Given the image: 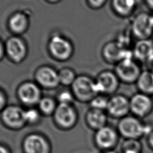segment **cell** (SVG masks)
I'll list each match as a JSON object with an SVG mask.
<instances>
[{"mask_svg": "<svg viewBox=\"0 0 153 153\" xmlns=\"http://www.w3.org/2000/svg\"><path fill=\"white\" fill-rule=\"evenodd\" d=\"M130 30L131 34L137 40L150 38L153 35L151 14L146 12L137 14L131 22Z\"/></svg>", "mask_w": 153, "mask_h": 153, "instance_id": "obj_15", "label": "cell"}, {"mask_svg": "<svg viewBox=\"0 0 153 153\" xmlns=\"http://www.w3.org/2000/svg\"><path fill=\"white\" fill-rule=\"evenodd\" d=\"M120 136L116 128L107 124L94 131L93 142L101 152L114 151L120 143Z\"/></svg>", "mask_w": 153, "mask_h": 153, "instance_id": "obj_7", "label": "cell"}, {"mask_svg": "<svg viewBox=\"0 0 153 153\" xmlns=\"http://www.w3.org/2000/svg\"><path fill=\"white\" fill-rule=\"evenodd\" d=\"M34 81L41 88L55 89L60 85L58 70L48 65L39 66L34 72Z\"/></svg>", "mask_w": 153, "mask_h": 153, "instance_id": "obj_13", "label": "cell"}, {"mask_svg": "<svg viewBox=\"0 0 153 153\" xmlns=\"http://www.w3.org/2000/svg\"><path fill=\"white\" fill-rule=\"evenodd\" d=\"M58 104L73 105L75 101V97L71 89H63L59 91L55 97Z\"/></svg>", "mask_w": 153, "mask_h": 153, "instance_id": "obj_27", "label": "cell"}, {"mask_svg": "<svg viewBox=\"0 0 153 153\" xmlns=\"http://www.w3.org/2000/svg\"><path fill=\"white\" fill-rule=\"evenodd\" d=\"M120 82L131 84L136 83L142 70L134 59H124L115 65L114 71Z\"/></svg>", "mask_w": 153, "mask_h": 153, "instance_id": "obj_11", "label": "cell"}, {"mask_svg": "<svg viewBox=\"0 0 153 153\" xmlns=\"http://www.w3.org/2000/svg\"><path fill=\"white\" fill-rule=\"evenodd\" d=\"M24 109L22 105H8L0 113V122L7 129L19 131L26 126L24 119Z\"/></svg>", "mask_w": 153, "mask_h": 153, "instance_id": "obj_8", "label": "cell"}, {"mask_svg": "<svg viewBox=\"0 0 153 153\" xmlns=\"http://www.w3.org/2000/svg\"><path fill=\"white\" fill-rule=\"evenodd\" d=\"M132 50L134 59L140 62H145L153 54V41L150 38L137 40Z\"/></svg>", "mask_w": 153, "mask_h": 153, "instance_id": "obj_19", "label": "cell"}, {"mask_svg": "<svg viewBox=\"0 0 153 153\" xmlns=\"http://www.w3.org/2000/svg\"><path fill=\"white\" fill-rule=\"evenodd\" d=\"M4 56H5V45H4V42L0 38V61L2 60Z\"/></svg>", "mask_w": 153, "mask_h": 153, "instance_id": "obj_33", "label": "cell"}, {"mask_svg": "<svg viewBox=\"0 0 153 153\" xmlns=\"http://www.w3.org/2000/svg\"><path fill=\"white\" fill-rule=\"evenodd\" d=\"M137 5V0H111L112 10L121 17L130 16L134 12Z\"/></svg>", "mask_w": 153, "mask_h": 153, "instance_id": "obj_20", "label": "cell"}, {"mask_svg": "<svg viewBox=\"0 0 153 153\" xmlns=\"http://www.w3.org/2000/svg\"><path fill=\"white\" fill-rule=\"evenodd\" d=\"M129 100L130 114L143 120L152 112V96L138 91L133 94Z\"/></svg>", "mask_w": 153, "mask_h": 153, "instance_id": "obj_12", "label": "cell"}, {"mask_svg": "<svg viewBox=\"0 0 153 153\" xmlns=\"http://www.w3.org/2000/svg\"><path fill=\"white\" fill-rule=\"evenodd\" d=\"M120 81L114 71L104 70L100 72L94 79L97 93L111 96L118 90Z\"/></svg>", "mask_w": 153, "mask_h": 153, "instance_id": "obj_10", "label": "cell"}, {"mask_svg": "<svg viewBox=\"0 0 153 153\" xmlns=\"http://www.w3.org/2000/svg\"><path fill=\"white\" fill-rule=\"evenodd\" d=\"M75 100L81 103H89L98 94L94 86V79L86 74L77 75L70 87Z\"/></svg>", "mask_w": 153, "mask_h": 153, "instance_id": "obj_4", "label": "cell"}, {"mask_svg": "<svg viewBox=\"0 0 153 153\" xmlns=\"http://www.w3.org/2000/svg\"><path fill=\"white\" fill-rule=\"evenodd\" d=\"M145 63L147 67V70L153 72V54L148 58Z\"/></svg>", "mask_w": 153, "mask_h": 153, "instance_id": "obj_31", "label": "cell"}, {"mask_svg": "<svg viewBox=\"0 0 153 153\" xmlns=\"http://www.w3.org/2000/svg\"><path fill=\"white\" fill-rule=\"evenodd\" d=\"M51 117L54 126L58 129L68 131L76 126L79 115L74 104H58Z\"/></svg>", "mask_w": 153, "mask_h": 153, "instance_id": "obj_3", "label": "cell"}, {"mask_svg": "<svg viewBox=\"0 0 153 153\" xmlns=\"http://www.w3.org/2000/svg\"><path fill=\"white\" fill-rule=\"evenodd\" d=\"M136 87L139 92L153 96V72L145 70L142 71L137 81Z\"/></svg>", "mask_w": 153, "mask_h": 153, "instance_id": "obj_21", "label": "cell"}, {"mask_svg": "<svg viewBox=\"0 0 153 153\" xmlns=\"http://www.w3.org/2000/svg\"><path fill=\"white\" fill-rule=\"evenodd\" d=\"M58 75L60 85L65 87H71L77 76L75 71L68 66L63 67L58 70Z\"/></svg>", "mask_w": 153, "mask_h": 153, "instance_id": "obj_23", "label": "cell"}, {"mask_svg": "<svg viewBox=\"0 0 153 153\" xmlns=\"http://www.w3.org/2000/svg\"><path fill=\"white\" fill-rule=\"evenodd\" d=\"M146 142L149 149L153 151V130L146 136Z\"/></svg>", "mask_w": 153, "mask_h": 153, "instance_id": "obj_30", "label": "cell"}, {"mask_svg": "<svg viewBox=\"0 0 153 153\" xmlns=\"http://www.w3.org/2000/svg\"><path fill=\"white\" fill-rule=\"evenodd\" d=\"M115 127L123 139L140 140L145 136V121L131 114L118 120Z\"/></svg>", "mask_w": 153, "mask_h": 153, "instance_id": "obj_2", "label": "cell"}, {"mask_svg": "<svg viewBox=\"0 0 153 153\" xmlns=\"http://www.w3.org/2000/svg\"><path fill=\"white\" fill-rule=\"evenodd\" d=\"M108 115L106 111L89 108L84 115L86 126L96 131L108 124Z\"/></svg>", "mask_w": 153, "mask_h": 153, "instance_id": "obj_18", "label": "cell"}, {"mask_svg": "<svg viewBox=\"0 0 153 153\" xmlns=\"http://www.w3.org/2000/svg\"><path fill=\"white\" fill-rule=\"evenodd\" d=\"M57 105L55 97L50 96H43L39 101L36 108L43 117H52Z\"/></svg>", "mask_w": 153, "mask_h": 153, "instance_id": "obj_22", "label": "cell"}, {"mask_svg": "<svg viewBox=\"0 0 153 153\" xmlns=\"http://www.w3.org/2000/svg\"><path fill=\"white\" fill-rule=\"evenodd\" d=\"M16 97L25 108L36 107L43 96L41 88L35 81H25L16 89Z\"/></svg>", "mask_w": 153, "mask_h": 153, "instance_id": "obj_6", "label": "cell"}, {"mask_svg": "<svg viewBox=\"0 0 153 153\" xmlns=\"http://www.w3.org/2000/svg\"><path fill=\"white\" fill-rule=\"evenodd\" d=\"M102 56L106 63L114 65L124 59H134L133 50L122 47L115 40L105 44Z\"/></svg>", "mask_w": 153, "mask_h": 153, "instance_id": "obj_14", "label": "cell"}, {"mask_svg": "<svg viewBox=\"0 0 153 153\" xmlns=\"http://www.w3.org/2000/svg\"><path fill=\"white\" fill-rule=\"evenodd\" d=\"M23 153H52V145L49 138L44 133L33 131L26 134L22 139Z\"/></svg>", "mask_w": 153, "mask_h": 153, "instance_id": "obj_5", "label": "cell"}, {"mask_svg": "<svg viewBox=\"0 0 153 153\" xmlns=\"http://www.w3.org/2000/svg\"><path fill=\"white\" fill-rule=\"evenodd\" d=\"M142 149L140 140L124 139L120 145V153H142Z\"/></svg>", "mask_w": 153, "mask_h": 153, "instance_id": "obj_25", "label": "cell"}, {"mask_svg": "<svg viewBox=\"0 0 153 153\" xmlns=\"http://www.w3.org/2000/svg\"><path fill=\"white\" fill-rule=\"evenodd\" d=\"M147 7L153 11V0H144Z\"/></svg>", "mask_w": 153, "mask_h": 153, "instance_id": "obj_34", "label": "cell"}, {"mask_svg": "<svg viewBox=\"0 0 153 153\" xmlns=\"http://www.w3.org/2000/svg\"><path fill=\"white\" fill-rule=\"evenodd\" d=\"M47 51L54 60L62 62L72 58L74 45L72 41L62 33H53L47 42Z\"/></svg>", "mask_w": 153, "mask_h": 153, "instance_id": "obj_1", "label": "cell"}, {"mask_svg": "<svg viewBox=\"0 0 153 153\" xmlns=\"http://www.w3.org/2000/svg\"><path fill=\"white\" fill-rule=\"evenodd\" d=\"M5 56L11 62L19 64L23 62L28 54L26 41L21 36L12 35L4 42Z\"/></svg>", "mask_w": 153, "mask_h": 153, "instance_id": "obj_9", "label": "cell"}, {"mask_svg": "<svg viewBox=\"0 0 153 153\" xmlns=\"http://www.w3.org/2000/svg\"><path fill=\"white\" fill-rule=\"evenodd\" d=\"M109 96L99 94L88 103L90 108L106 111Z\"/></svg>", "mask_w": 153, "mask_h": 153, "instance_id": "obj_26", "label": "cell"}, {"mask_svg": "<svg viewBox=\"0 0 153 153\" xmlns=\"http://www.w3.org/2000/svg\"><path fill=\"white\" fill-rule=\"evenodd\" d=\"M42 117L36 106L25 108L24 119L26 126H38L41 122Z\"/></svg>", "mask_w": 153, "mask_h": 153, "instance_id": "obj_24", "label": "cell"}, {"mask_svg": "<svg viewBox=\"0 0 153 153\" xmlns=\"http://www.w3.org/2000/svg\"><path fill=\"white\" fill-rule=\"evenodd\" d=\"M8 105V97L5 91L0 88V113Z\"/></svg>", "mask_w": 153, "mask_h": 153, "instance_id": "obj_29", "label": "cell"}, {"mask_svg": "<svg viewBox=\"0 0 153 153\" xmlns=\"http://www.w3.org/2000/svg\"><path fill=\"white\" fill-rule=\"evenodd\" d=\"M47 2L51 4H57L59 3L60 1H61L62 0H45Z\"/></svg>", "mask_w": 153, "mask_h": 153, "instance_id": "obj_35", "label": "cell"}, {"mask_svg": "<svg viewBox=\"0 0 153 153\" xmlns=\"http://www.w3.org/2000/svg\"><path fill=\"white\" fill-rule=\"evenodd\" d=\"M30 25V14L24 10L13 13L7 20V27L13 35L21 36L27 32Z\"/></svg>", "mask_w": 153, "mask_h": 153, "instance_id": "obj_17", "label": "cell"}, {"mask_svg": "<svg viewBox=\"0 0 153 153\" xmlns=\"http://www.w3.org/2000/svg\"><path fill=\"white\" fill-rule=\"evenodd\" d=\"M88 6L93 10L102 8L106 3L108 0H85Z\"/></svg>", "mask_w": 153, "mask_h": 153, "instance_id": "obj_28", "label": "cell"}, {"mask_svg": "<svg viewBox=\"0 0 153 153\" xmlns=\"http://www.w3.org/2000/svg\"><path fill=\"white\" fill-rule=\"evenodd\" d=\"M0 153H12V151L7 144L0 143Z\"/></svg>", "mask_w": 153, "mask_h": 153, "instance_id": "obj_32", "label": "cell"}, {"mask_svg": "<svg viewBox=\"0 0 153 153\" xmlns=\"http://www.w3.org/2000/svg\"><path fill=\"white\" fill-rule=\"evenodd\" d=\"M106 112L108 117L117 120L129 115V98L122 94H114L109 96Z\"/></svg>", "mask_w": 153, "mask_h": 153, "instance_id": "obj_16", "label": "cell"}]
</instances>
